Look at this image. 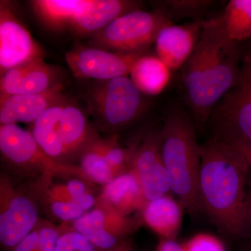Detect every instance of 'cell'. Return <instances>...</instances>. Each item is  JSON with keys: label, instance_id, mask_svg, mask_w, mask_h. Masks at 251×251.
I'll list each match as a JSON object with an SVG mask.
<instances>
[{"label": "cell", "instance_id": "obj_7", "mask_svg": "<svg viewBox=\"0 0 251 251\" xmlns=\"http://www.w3.org/2000/svg\"><path fill=\"white\" fill-rule=\"evenodd\" d=\"M143 95L128 76L99 81L90 91L91 111L103 128L121 129L145 110Z\"/></svg>", "mask_w": 251, "mask_h": 251}, {"label": "cell", "instance_id": "obj_32", "mask_svg": "<svg viewBox=\"0 0 251 251\" xmlns=\"http://www.w3.org/2000/svg\"><path fill=\"white\" fill-rule=\"evenodd\" d=\"M39 240V227L38 225L34 230L23 239L11 251H35Z\"/></svg>", "mask_w": 251, "mask_h": 251}, {"label": "cell", "instance_id": "obj_36", "mask_svg": "<svg viewBox=\"0 0 251 251\" xmlns=\"http://www.w3.org/2000/svg\"><path fill=\"white\" fill-rule=\"evenodd\" d=\"M248 204H249V215L251 224V191L248 194Z\"/></svg>", "mask_w": 251, "mask_h": 251}, {"label": "cell", "instance_id": "obj_28", "mask_svg": "<svg viewBox=\"0 0 251 251\" xmlns=\"http://www.w3.org/2000/svg\"><path fill=\"white\" fill-rule=\"evenodd\" d=\"M54 251H103L68 226L57 240Z\"/></svg>", "mask_w": 251, "mask_h": 251}, {"label": "cell", "instance_id": "obj_30", "mask_svg": "<svg viewBox=\"0 0 251 251\" xmlns=\"http://www.w3.org/2000/svg\"><path fill=\"white\" fill-rule=\"evenodd\" d=\"M183 246L184 251H227L219 238L206 233L193 236Z\"/></svg>", "mask_w": 251, "mask_h": 251}, {"label": "cell", "instance_id": "obj_37", "mask_svg": "<svg viewBox=\"0 0 251 251\" xmlns=\"http://www.w3.org/2000/svg\"><path fill=\"white\" fill-rule=\"evenodd\" d=\"M242 251H251V243L248 244L242 248Z\"/></svg>", "mask_w": 251, "mask_h": 251}, {"label": "cell", "instance_id": "obj_13", "mask_svg": "<svg viewBox=\"0 0 251 251\" xmlns=\"http://www.w3.org/2000/svg\"><path fill=\"white\" fill-rule=\"evenodd\" d=\"M63 85L59 69L36 58L1 74L0 101L18 94H40Z\"/></svg>", "mask_w": 251, "mask_h": 251}, {"label": "cell", "instance_id": "obj_34", "mask_svg": "<svg viewBox=\"0 0 251 251\" xmlns=\"http://www.w3.org/2000/svg\"><path fill=\"white\" fill-rule=\"evenodd\" d=\"M230 145L234 147L244 156L251 168V145H244V144H234Z\"/></svg>", "mask_w": 251, "mask_h": 251}, {"label": "cell", "instance_id": "obj_5", "mask_svg": "<svg viewBox=\"0 0 251 251\" xmlns=\"http://www.w3.org/2000/svg\"><path fill=\"white\" fill-rule=\"evenodd\" d=\"M208 125L213 138L251 145V46L242 49L237 80L213 110Z\"/></svg>", "mask_w": 251, "mask_h": 251}, {"label": "cell", "instance_id": "obj_2", "mask_svg": "<svg viewBox=\"0 0 251 251\" xmlns=\"http://www.w3.org/2000/svg\"><path fill=\"white\" fill-rule=\"evenodd\" d=\"M241 57L242 49L226 34L221 16L202 21L197 46L181 68L184 100L198 125L208 123L237 80Z\"/></svg>", "mask_w": 251, "mask_h": 251}, {"label": "cell", "instance_id": "obj_35", "mask_svg": "<svg viewBox=\"0 0 251 251\" xmlns=\"http://www.w3.org/2000/svg\"><path fill=\"white\" fill-rule=\"evenodd\" d=\"M107 251H135L134 244L129 237L126 238L113 249Z\"/></svg>", "mask_w": 251, "mask_h": 251}, {"label": "cell", "instance_id": "obj_4", "mask_svg": "<svg viewBox=\"0 0 251 251\" xmlns=\"http://www.w3.org/2000/svg\"><path fill=\"white\" fill-rule=\"evenodd\" d=\"M0 152L1 158L16 174L36 178L38 187L52 184L55 176L72 175L89 182L79 166L60 163L50 157L30 132L17 125L0 126Z\"/></svg>", "mask_w": 251, "mask_h": 251}, {"label": "cell", "instance_id": "obj_26", "mask_svg": "<svg viewBox=\"0 0 251 251\" xmlns=\"http://www.w3.org/2000/svg\"><path fill=\"white\" fill-rule=\"evenodd\" d=\"M87 184L89 182L85 180L75 178L66 183L54 184L52 182L46 187L38 190V192L42 193L46 202L58 201L74 203L78 205L82 196L90 192Z\"/></svg>", "mask_w": 251, "mask_h": 251}, {"label": "cell", "instance_id": "obj_16", "mask_svg": "<svg viewBox=\"0 0 251 251\" xmlns=\"http://www.w3.org/2000/svg\"><path fill=\"white\" fill-rule=\"evenodd\" d=\"M138 3L123 0H85L71 25L80 34H94L116 18L138 10Z\"/></svg>", "mask_w": 251, "mask_h": 251}, {"label": "cell", "instance_id": "obj_31", "mask_svg": "<svg viewBox=\"0 0 251 251\" xmlns=\"http://www.w3.org/2000/svg\"><path fill=\"white\" fill-rule=\"evenodd\" d=\"M49 206L51 214L56 219L60 220L64 224L73 223L80 219L84 214L85 211L76 204L71 202H46Z\"/></svg>", "mask_w": 251, "mask_h": 251}, {"label": "cell", "instance_id": "obj_6", "mask_svg": "<svg viewBox=\"0 0 251 251\" xmlns=\"http://www.w3.org/2000/svg\"><path fill=\"white\" fill-rule=\"evenodd\" d=\"M173 23L160 10H135L122 15L94 34L93 47L122 53L148 52L159 31Z\"/></svg>", "mask_w": 251, "mask_h": 251}, {"label": "cell", "instance_id": "obj_21", "mask_svg": "<svg viewBox=\"0 0 251 251\" xmlns=\"http://www.w3.org/2000/svg\"><path fill=\"white\" fill-rule=\"evenodd\" d=\"M172 71L158 56L142 55L135 62L130 78L143 94L157 95L166 89L171 78Z\"/></svg>", "mask_w": 251, "mask_h": 251}, {"label": "cell", "instance_id": "obj_17", "mask_svg": "<svg viewBox=\"0 0 251 251\" xmlns=\"http://www.w3.org/2000/svg\"><path fill=\"white\" fill-rule=\"evenodd\" d=\"M58 131L70 163L99 138L92 131L83 112L72 103H67L64 106L58 122Z\"/></svg>", "mask_w": 251, "mask_h": 251}, {"label": "cell", "instance_id": "obj_1", "mask_svg": "<svg viewBox=\"0 0 251 251\" xmlns=\"http://www.w3.org/2000/svg\"><path fill=\"white\" fill-rule=\"evenodd\" d=\"M199 192L202 210L225 235H251L247 184L250 166L234 147L215 138L201 145Z\"/></svg>", "mask_w": 251, "mask_h": 251}, {"label": "cell", "instance_id": "obj_27", "mask_svg": "<svg viewBox=\"0 0 251 251\" xmlns=\"http://www.w3.org/2000/svg\"><path fill=\"white\" fill-rule=\"evenodd\" d=\"M214 2L206 0H171L161 3L163 6L158 10L173 22V19L200 16L206 12Z\"/></svg>", "mask_w": 251, "mask_h": 251}, {"label": "cell", "instance_id": "obj_8", "mask_svg": "<svg viewBox=\"0 0 251 251\" xmlns=\"http://www.w3.org/2000/svg\"><path fill=\"white\" fill-rule=\"evenodd\" d=\"M40 218L34 200L16 187L9 175L0 176V242L12 251L37 226Z\"/></svg>", "mask_w": 251, "mask_h": 251}, {"label": "cell", "instance_id": "obj_33", "mask_svg": "<svg viewBox=\"0 0 251 251\" xmlns=\"http://www.w3.org/2000/svg\"><path fill=\"white\" fill-rule=\"evenodd\" d=\"M155 251H184V246L176 240L160 239Z\"/></svg>", "mask_w": 251, "mask_h": 251}, {"label": "cell", "instance_id": "obj_12", "mask_svg": "<svg viewBox=\"0 0 251 251\" xmlns=\"http://www.w3.org/2000/svg\"><path fill=\"white\" fill-rule=\"evenodd\" d=\"M43 50L9 6L0 4L1 74L32 59L43 57Z\"/></svg>", "mask_w": 251, "mask_h": 251}, {"label": "cell", "instance_id": "obj_3", "mask_svg": "<svg viewBox=\"0 0 251 251\" xmlns=\"http://www.w3.org/2000/svg\"><path fill=\"white\" fill-rule=\"evenodd\" d=\"M160 132L171 191L185 210L197 215L202 210L199 192L201 158L194 124L184 108L175 107L168 112Z\"/></svg>", "mask_w": 251, "mask_h": 251}, {"label": "cell", "instance_id": "obj_20", "mask_svg": "<svg viewBox=\"0 0 251 251\" xmlns=\"http://www.w3.org/2000/svg\"><path fill=\"white\" fill-rule=\"evenodd\" d=\"M101 194L126 216H129L134 211L141 212L147 202L139 179L131 169L103 186Z\"/></svg>", "mask_w": 251, "mask_h": 251}, {"label": "cell", "instance_id": "obj_29", "mask_svg": "<svg viewBox=\"0 0 251 251\" xmlns=\"http://www.w3.org/2000/svg\"><path fill=\"white\" fill-rule=\"evenodd\" d=\"M39 240L35 251H54L57 240L67 227V224L63 223L57 226L49 221L40 219L38 223Z\"/></svg>", "mask_w": 251, "mask_h": 251}, {"label": "cell", "instance_id": "obj_11", "mask_svg": "<svg viewBox=\"0 0 251 251\" xmlns=\"http://www.w3.org/2000/svg\"><path fill=\"white\" fill-rule=\"evenodd\" d=\"M130 169L139 179L147 202L169 195L171 181L162 156L161 132H151L135 144Z\"/></svg>", "mask_w": 251, "mask_h": 251}, {"label": "cell", "instance_id": "obj_14", "mask_svg": "<svg viewBox=\"0 0 251 251\" xmlns=\"http://www.w3.org/2000/svg\"><path fill=\"white\" fill-rule=\"evenodd\" d=\"M202 29L201 20L181 25H168L155 41L156 55L172 72L181 69L196 49Z\"/></svg>", "mask_w": 251, "mask_h": 251}, {"label": "cell", "instance_id": "obj_23", "mask_svg": "<svg viewBox=\"0 0 251 251\" xmlns=\"http://www.w3.org/2000/svg\"><path fill=\"white\" fill-rule=\"evenodd\" d=\"M85 0H36L33 2L39 17L52 28L72 25Z\"/></svg>", "mask_w": 251, "mask_h": 251}, {"label": "cell", "instance_id": "obj_10", "mask_svg": "<svg viewBox=\"0 0 251 251\" xmlns=\"http://www.w3.org/2000/svg\"><path fill=\"white\" fill-rule=\"evenodd\" d=\"M146 52L122 53L81 45L66 53V61L75 77L103 81L128 76L135 62Z\"/></svg>", "mask_w": 251, "mask_h": 251}, {"label": "cell", "instance_id": "obj_24", "mask_svg": "<svg viewBox=\"0 0 251 251\" xmlns=\"http://www.w3.org/2000/svg\"><path fill=\"white\" fill-rule=\"evenodd\" d=\"M94 140L81 153L77 158L79 165L77 166L83 172L89 182L105 186L115 178V175L104 157L96 148Z\"/></svg>", "mask_w": 251, "mask_h": 251}, {"label": "cell", "instance_id": "obj_9", "mask_svg": "<svg viewBox=\"0 0 251 251\" xmlns=\"http://www.w3.org/2000/svg\"><path fill=\"white\" fill-rule=\"evenodd\" d=\"M142 223V219L122 215L100 193L93 209L73 222L71 227L100 250L107 251L128 237Z\"/></svg>", "mask_w": 251, "mask_h": 251}, {"label": "cell", "instance_id": "obj_19", "mask_svg": "<svg viewBox=\"0 0 251 251\" xmlns=\"http://www.w3.org/2000/svg\"><path fill=\"white\" fill-rule=\"evenodd\" d=\"M66 104L64 99L46 110L33 122L30 133L46 154L60 163L72 164L68 159L58 131V122Z\"/></svg>", "mask_w": 251, "mask_h": 251}, {"label": "cell", "instance_id": "obj_18", "mask_svg": "<svg viewBox=\"0 0 251 251\" xmlns=\"http://www.w3.org/2000/svg\"><path fill=\"white\" fill-rule=\"evenodd\" d=\"M182 206L169 195L148 201L141 211L143 223L161 239L176 240L182 224Z\"/></svg>", "mask_w": 251, "mask_h": 251}, {"label": "cell", "instance_id": "obj_25", "mask_svg": "<svg viewBox=\"0 0 251 251\" xmlns=\"http://www.w3.org/2000/svg\"><path fill=\"white\" fill-rule=\"evenodd\" d=\"M94 143L111 168L115 177L130 171L134 145L128 149L122 148L118 143L117 135L106 139L97 138Z\"/></svg>", "mask_w": 251, "mask_h": 251}, {"label": "cell", "instance_id": "obj_22", "mask_svg": "<svg viewBox=\"0 0 251 251\" xmlns=\"http://www.w3.org/2000/svg\"><path fill=\"white\" fill-rule=\"evenodd\" d=\"M231 40L240 43L251 37V0H231L221 16Z\"/></svg>", "mask_w": 251, "mask_h": 251}, {"label": "cell", "instance_id": "obj_15", "mask_svg": "<svg viewBox=\"0 0 251 251\" xmlns=\"http://www.w3.org/2000/svg\"><path fill=\"white\" fill-rule=\"evenodd\" d=\"M63 85L40 94H18L0 101L1 125L33 123L54 104L64 99Z\"/></svg>", "mask_w": 251, "mask_h": 251}]
</instances>
